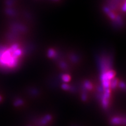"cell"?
Segmentation results:
<instances>
[{"label":"cell","mask_w":126,"mask_h":126,"mask_svg":"<svg viewBox=\"0 0 126 126\" xmlns=\"http://www.w3.org/2000/svg\"><path fill=\"white\" fill-rule=\"evenodd\" d=\"M23 104V101L21 99H18L14 103V105L15 106H19Z\"/></svg>","instance_id":"obj_8"},{"label":"cell","mask_w":126,"mask_h":126,"mask_svg":"<svg viewBox=\"0 0 126 126\" xmlns=\"http://www.w3.org/2000/svg\"><path fill=\"white\" fill-rule=\"evenodd\" d=\"M106 76L107 77V78L109 80H111L114 78V76H115V73L114 72L113 70H109L107 72H105Z\"/></svg>","instance_id":"obj_4"},{"label":"cell","mask_w":126,"mask_h":126,"mask_svg":"<svg viewBox=\"0 0 126 126\" xmlns=\"http://www.w3.org/2000/svg\"><path fill=\"white\" fill-rule=\"evenodd\" d=\"M48 55L50 57H53L55 55V51L53 50H50L48 52Z\"/></svg>","instance_id":"obj_9"},{"label":"cell","mask_w":126,"mask_h":126,"mask_svg":"<svg viewBox=\"0 0 126 126\" xmlns=\"http://www.w3.org/2000/svg\"><path fill=\"white\" fill-rule=\"evenodd\" d=\"M19 47L18 44H14L9 48L0 46V69L8 70L18 66L19 57L16 55L14 51Z\"/></svg>","instance_id":"obj_1"},{"label":"cell","mask_w":126,"mask_h":126,"mask_svg":"<svg viewBox=\"0 0 126 126\" xmlns=\"http://www.w3.org/2000/svg\"><path fill=\"white\" fill-rule=\"evenodd\" d=\"M82 99L83 100V101H85L86 100V99H87V96H86V94H83L82 95Z\"/></svg>","instance_id":"obj_12"},{"label":"cell","mask_w":126,"mask_h":126,"mask_svg":"<svg viewBox=\"0 0 126 126\" xmlns=\"http://www.w3.org/2000/svg\"><path fill=\"white\" fill-rule=\"evenodd\" d=\"M62 88L64 90H67L68 89H69L70 88V87L69 86L67 85V84H63L62 86Z\"/></svg>","instance_id":"obj_10"},{"label":"cell","mask_w":126,"mask_h":126,"mask_svg":"<svg viewBox=\"0 0 126 126\" xmlns=\"http://www.w3.org/2000/svg\"><path fill=\"white\" fill-rule=\"evenodd\" d=\"M2 101V97L1 96H0V101Z\"/></svg>","instance_id":"obj_14"},{"label":"cell","mask_w":126,"mask_h":126,"mask_svg":"<svg viewBox=\"0 0 126 126\" xmlns=\"http://www.w3.org/2000/svg\"><path fill=\"white\" fill-rule=\"evenodd\" d=\"M85 87L86 88H87V89L90 90L93 88L92 84L89 82H85Z\"/></svg>","instance_id":"obj_7"},{"label":"cell","mask_w":126,"mask_h":126,"mask_svg":"<svg viewBox=\"0 0 126 126\" xmlns=\"http://www.w3.org/2000/svg\"><path fill=\"white\" fill-rule=\"evenodd\" d=\"M51 119V117L50 114H47V115L45 116L42 119L41 121V124L42 125H45L47 124V123L50 121Z\"/></svg>","instance_id":"obj_3"},{"label":"cell","mask_w":126,"mask_h":126,"mask_svg":"<svg viewBox=\"0 0 126 126\" xmlns=\"http://www.w3.org/2000/svg\"><path fill=\"white\" fill-rule=\"evenodd\" d=\"M62 80L65 82H68L70 80V77L68 75H64L62 76Z\"/></svg>","instance_id":"obj_6"},{"label":"cell","mask_w":126,"mask_h":126,"mask_svg":"<svg viewBox=\"0 0 126 126\" xmlns=\"http://www.w3.org/2000/svg\"><path fill=\"white\" fill-rule=\"evenodd\" d=\"M111 80H112V81H110V87L111 88L114 89L117 87V84H118V80L117 79H114V78L112 79Z\"/></svg>","instance_id":"obj_5"},{"label":"cell","mask_w":126,"mask_h":126,"mask_svg":"<svg viewBox=\"0 0 126 126\" xmlns=\"http://www.w3.org/2000/svg\"><path fill=\"white\" fill-rule=\"evenodd\" d=\"M5 12H6V13H7L8 15H13V11L12 10L9 9V8L5 11Z\"/></svg>","instance_id":"obj_11"},{"label":"cell","mask_w":126,"mask_h":126,"mask_svg":"<svg viewBox=\"0 0 126 126\" xmlns=\"http://www.w3.org/2000/svg\"><path fill=\"white\" fill-rule=\"evenodd\" d=\"M120 87H121V88H125V85L124 83L123 82H121L120 84Z\"/></svg>","instance_id":"obj_13"},{"label":"cell","mask_w":126,"mask_h":126,"mask_svg":"<svg viewBox=\"0 0 126 126\" xmlns=\"http://www.w3.org/2000/svg\"><path fill=\"white\" fill-rule=\"evenodd\" d=\"M111 123L113 125H125L126 124V119L120 117H114L111 119Z\"/></svg>","instance_id":"obj_2"}]
</instances>
